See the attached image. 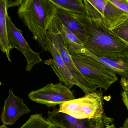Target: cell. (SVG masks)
<instances>
[{
  "mask_svg": "<svg viewBox=\"0 0 128 128\" xmlns=\"http://www.w3.org/2000/svg\"><path fill=\"white\" fill-rule=\"evenodd\" d=\"M69 13L82 26L86 31L83 46L86 50L98 57L112 59L127 58L128 45L110 30L86 15Z\"/></svg>",
  "mask_w": 128,
  "mask_h": 128,
  "instance_id": "obj_1",
  "label": "cell"
},
{
  "mask_svg": "<svg viewBox=\"0 0 128 128\" xmlns=\"http://www.w3.org/2000/svg\"><path fill=\"white\" fill-rule=\"evenodd\" d=\"M58 8L51 0H22L17 14L43 51H48L46 32Z\"/></svg>",
  "mask_w": 128,
  "mask_h": 128,
  "instance_id": "obj_2",
  "label": "cell"
},
{
  "mask_svg": "<svg viewBox=\"0 0 128 128\" xmlns=\"http://www.w3.org/2000/svg\"><path fill=\"white\" fill-rule=\"evenodd\" d=\"M78 70L91 83L105 91L118 80L116 74L101 62L82 54L70 53Z\"/></svg>",
  "mask_w": 128,
  "mask_h": 128,
  "instance_id": "obj_3",
  "label": "cell"
},
{
  "mask_svg": "<svg viewBox=\"0 0 128 128\" xmlns=\"http://www.w3.org/2000/svg\"><path fill=\"white\" fill-rule=\"evenodd\" d=\"M103 92H93L59 106L58 112L78 119H97L106 116Z\"/></svg>",
  "mask_w": 128,
  "mask_h": 128,
  "instance_id": "obj_4",
  "label": "cell"
},
{
  "mask_svg": "<svg viewBox=\"0 0 128 128\" xmlns=\"http://www.w3.org/2000/svg\"><path fill=\"white\" fill-rule=\"evenodd\" d=\"M86 16L110 30L128 17V13L120 9L110 0H83Z\"/></svg>",
  "mask_w": 128,
  "mask_h": 128,
  "instance_id": "obj_5",
  "label": "cell"
},
{
  "mask_svg": "<svg viewBox=\"0 0 128 128\" xmlns=\"http://www.w3.org/2000/svg\"><path fill=\"white\" fill-rule=\"evenodd\" d=\"M31 100L49 107L56 106L75 99L73 93L62 83H48L46 86L28 94Z\"/></svg>",
  "mask_w": 128,
  "mask_h": 128,
  "instance_id": "obj_6",
  "label": "cell"
},
{
  "mask_svg": "<svg viewBox=\"0 0 128 128\" xmlns=\"http://www.w3.org/2000/svg\"><path fill=\"white\" fill-rule=\"evenodd\" d=\"M52 108L48 111L47 119L60 128H102L111 124L114 120L106 116L97 119H78L58 112L56 107Z\"/></svg>",
  "mask_w": 128,
  "mask_h": 128,
  "instance_id": "obj_7",
  "label": "cell"
},
{
  "mask_svg": "<svg viewBox=\"0 0 128 128\" xmlns=\"http://www.w3.org/2000/svg\"><path fill=\"white\" fill-rule=\"evenodd\" d=\"M7 29L10 50L16 49L22 53L26 58V71H30L33 67L42 61L38 52L34 51L22 36L20 30L14 24L9 15L7 16Z\"/></svg>",
  "mask_w": 128,
  "mask_h": 128,
  "instance_id": "obj_8",
  "label": "cell"
},
{
  "mask_svg": "<svg viewBox=\"0 0 128 128\" xmlns=\"http://www.w3.org/2000/svg\"><path fill=\"white\" fill-rule=\"evenodd\" d=\"M47 33L58 48L68 70L76 82L78 86L82 90L85 95L102 92L101 89L98 90L97 88L98 87L92 84L78 70L73 62L70 53L62 43L59 36L57 34L51 32L48 28Z\"/></svg>",
  "mask_w": 128,
  "mask_h": 128,
  "instance_id": "obj_9",
  "label": "cell"
},
{
  "mask_svg": "<svg viewBox=\"0 0 128 128\" xmlns=\"http://www.w3.org/2000/svg\"><path fill=\"white\" fill-rule=\"evenodd\" d=\"M47 48L48 52L52 54L53 59L46 60L44 63L49 65L54 71L60 82L64 83L69 89L78 84L68 70L58 48L50 36L46 32Z\"/></svg>",
  "mask_w": 128,
  "mask_h": 128,
  "instance_id": "obj_10",
  "label": "cell"
},
{
  "mask_svg": "<svg viewBox=\"0 0 128 128\" xmlns=\"http://www.w3.org/2000/svg\"><path fill=\"white\" fill-rule=\"evenodd\" d=\"M30 112L23 100L16 96L12 90L10 89L8 97L4 102L1 120L4 125H13L22 115Z\"/></svg>",
  "mask_w": 128,
  "mask_h": 128,
  "instance_id": "obj_11",
  "label": "cell"
},
{
  "mask_svg": "<svg viewBox=\"0 0 128 128\" xmlns=\"http://www.w3.org/2000/svg\"><path fill=\"white\" fill-rule=\"evenodd\" d=\"M48 28L57 34L70 53L82 54L85 49L81 41L67 28L56 16L52 20Z\"/></svg>",
  "mask_w": 128,
  "mask_h": 128,
  "instance_id": "obj_12",
  "label": "cell"
},
{
  "mask_svg": "<svg viewBox=\"0 0 128 128\" xmlns=\"http://www.w3.org/2000/svg\"><path fill=\"white\" fill-rule=\"evenodd\" d=\"M82 54L93 59L109 68L116 74L128 79V60L127 58L112 59L94 55L85 49Z\"/></svg>",
  "mask_w": 128,
  "mask_h": 128,
  "instance_id": "obj_13",
  "label": "cell"
},
{
  "mask_svg": "<svg viewBox=\"0 0 128 128\" xmlns=\"http://www.w3.org/2000/svg\"><path fill=\"white\" fill-rule=\"evenodd\" d=\"M62 23L74 34L83 44L86 38V31L80 24L70 13L58 9L55 15Z\"/></svg>",
  "mask_w": 128,
  "mask_h": 128,
  "instance_id": "obj_14",
  "label": "cell"
},
{
  "mask_svg": "<svg viewBox=\"0 0 128 128\" xmlns=\"http://www.w3.org/2000/svg\"><path fill=\"white\" fill-rule=\"evenodd\" d=\"M7 10L6 0H0V50L6 54L8 61L11 62L10 55L11 50L7 29Z\"/></svg>",
  "mask_w": 128,
  "mask_h": 128,
  "instance_id": "obj_15",
  "label": "cell"
},
{
  "mask_svg": "<svg viewBox=\"0 0 128 128\" xmlns=\"http://www.w3.org/2000/svg\"><path fill=\"white\" fill-rule=\"evenodd\" d=\"M58 9L70 13L86 15L83 0H51Z\"/></svg>",
  "mask_w": 128,
  "mask_h": 128,
  "instance_id": "obj_16",
  "label": "cell"
},
{
  "mask_svg": "<svg viewBox=\"0 0 128 128\" xmlns=\"http://www.w3.org/2000/svg\"><path fill=\"white\" fill-rule=\"evenodd\" d=\"M54 125L46 119L42 114L32 115L28 120L20 128H52Z\"/></svg>",
  "mask_w": 128,
  "mask_h": 128,
  "instance_id": "obj_17",
  "label": "cell"
},
{
  "mask_svg": "<svg viewBox=\"0 0 128 128\" xmlns=\"http://www.w3.org/2000/svg\"><path fill=\"white\" fill-rule=\"evenodd\" d=\"M110 31L128 45V17Z\"/></svg>",
  "mask_w": 128,
  "mask_h": 128,
  "instance_id": "obj_18",
  "label": "cell"
},
{
  "mask_svg": "<svg viewBox=\"0 0 128 128\" xmlns=\"http://www.w3.org/2000/svg\"><path fill=\"white\" fill-rule=\"evenodd\" d=\"M110 1L116 7L128 13V0H110Z\"/></svg>",
  "mask_w": 128,
  "mask_h": 128,
  "instance_id": "obj_19",
  "label": "cell"
},
{
  "mask_svg": "<svg viewBox=\"0 0 128 128\" xmlns=\"http://www.w3.org/2000/svg\"><path fill=\"white\" fill-rule=\"evenodd\" d=\"M6 3L7 8L8 9L9 8L11 7H16L19 6L22 3V0L18 1H10V0H6Z\"/></svg>",
  "mask_w": 128,
  "mask_h": 128,
  "instance_id": "obj_20",
  "label": "cell"
},
{
  "mask_svg": "<svg viewBox=\"0 0 128 128\" xmlns=\"http://www.w3.org/2000/svg\"><path fill=\"white\" fill-rule=\"evenodd\" d=\"M121 95L122 101L126 106L128 111V91L123 90V91L122 92Z\"/></svg>",
  "mask_w": 128,
  "mask_h": 128,
  "instance_id": "obj_21",
  "label": "cell"
},
{
  "mask_svg": "<svg viewBox=\"0 0 128 128\" xmlns=\"http://www.w3.org/2000/svg\"><path fill=\"white\" fill-rule=\"evenodd\" d=\"M120 83L124 91H128V79L122 77L120 80Z\"/></svg>",
  "mask_w": 128,
  "mask_h": 128,
  "instance_id": "obj_22",
  "label": "cell"
},
{
  "mask_svg": "<svg viewBox=\"0 0 128 128\" xmlns=\"http://www.w3.org/2000/svg\"><path fill=\"white\" fill-rule=\"evenodd\" d=\"M122 128H128V118H127L124 122Z\"/></svg>",
  "mask_w": 128,
  "mask_h": 128,
  "instance_id": "obj_23",
  "label": "cell"
},
{
  "mask_svg": "<svg viewBox=\"0 0 128 128\" xmlns=\"http://www.w3.org/2000/svg\"><path fill=\"white\" fill-rule=\"evenodd\" d=\"M102 128H116L115 127V125L112 124L110 125H108L105 127H104ZM118 128H122V127Z\"/></svg>",
  "mask_w": 128,
  "mask_h": 128,
  "instance_id": "obj_24",
  "label": "cell"
},
{
  "mask_svg": "<svg viewBox=\"0 0 128 128\" xmlns=\"http://www.w3.org/2000/svg\"><path fill=\"white\" fill-rule=\"evenodd\" d=\"M0 128H9L8 127H7L6 125H0Z\"/></svg>",
  "mask_w": 128,
  "mask_h": 128,
  "instance_id": "obj_25",
  "label": "cell"
},
{
  "mask_svg": "<svg viewBox=\"0 0 128 128\" xmlns=\"http://www.w3.org/2000/svg\"><path fill=\"white\" fill-rule=\"evenodd\" d=\"M52 128H60L58 127H57V126H56V125H54V126L52 127Z\"/></svg>",
  "mask_w": 128,
  "mask_h": 128,
  "instance_id": "obj_26",
  "label": "cell"
},
{
  "mask_svg": "<svg viewBox=\"0 0 128 128\" xmlns=\"http://www.w3.org/2000/svg\"><path fill=\"white\" fill-rule=\"evenodd\" d=\"M126 55H126V57H127V59L128 60V52H127V53H126Z\"/></svg>",
  "mask_w": 128,
  "mask_h": 128,
  "instance_id": "obj_27",
  "label": "cell"
}]
</instances>
